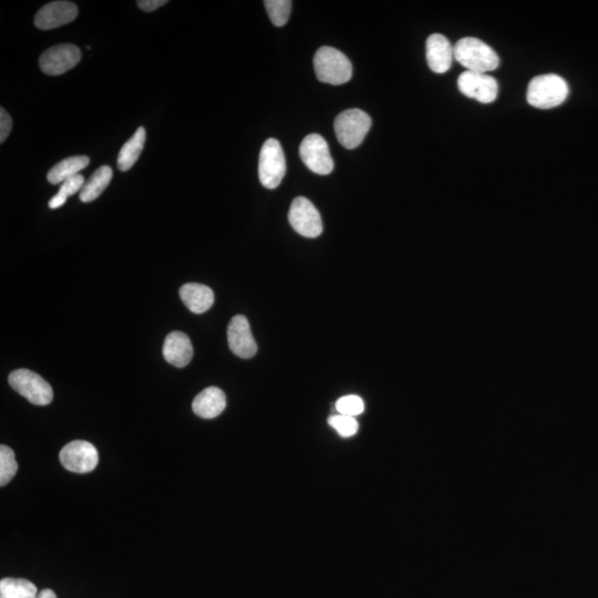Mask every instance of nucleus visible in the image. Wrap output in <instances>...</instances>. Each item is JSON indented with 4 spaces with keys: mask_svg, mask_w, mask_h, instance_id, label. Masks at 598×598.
Segmentation results:
<instances>
[{
    "mask_svg": "<svg viewBox=\"0 0 598 598\" xmlns=\"http://www.w3.org/2000/svg\"><path fill=\"white\" fill-rule=\"evenodd\" d=\"M454 50L455 61L467 68L468 71L487 74L500 65L499 56L495 50L478 38L460 39L455 45Z\"/></svg>",
    "mask_w": 598,
    "mask_h": 598,
    "instance_id": "nucleus-1",
    "label": "nucleus"
},
{
    "mask_svg": "<svg viewBox=\"0 0 598 598\" xmlns=\"http://www.w3.org/2000/svg\"><path fill=\"white\" fill-rule=\"evenodd\" d=\"M569 86L558 75L533 78L528 86L527 99L532 107L547 111L561 106L569 97Z\"/></svg>",
    "mask_w": 598,
    "mask_h": 598,
    "instance_id": "nucleus-2",
    "label": "nucleus"
},
{
    "mask_svg": "<svg viewBox=\"0 0 598 598\" xmlns=\"http://www.w3.org/2000/svg\"><path fill=\"white\" fill-rule=\"evenodd\" d=\"M315 72L319 81L340 86L353 77V66L344 53L332 47H322L315 53Z\"/></svg>",
    "mask_w": 598,
    "mask_h": 598,
    "instance_id": "nucleus-3",
    "label": "nucleus"
},
{
    "mask_svg": "<svg viewBox=\"0 0 598 598\" xmlns=\"http://www.w3.org/2000/svg\"><path fill=\"white\" fill-rule=\"evenodd\" d=\"M335 132L342 147L353 150L363 143L371 130L372 118L360 109L341 112L335 120Z\"/></svg>",
    "mask_w": 598,
    "mask_h": 598,
    "instance_id": "nucleus-4",
    "label": "nucleus"
},
{
    "mask_svg": "<svg viewBox=\"0 0 598 598\" xmlns=\"http://www.w3.org/2000/svg\"><path fill=\"white\" fill-rule=\"evenodd\" d=\"M286 175V160L282 145L275 139H268L259 153V181L266 189L274 190L282 184Z\"/></svg>",
    "mask_w": 598,
    "mask_h": 598,
    "instance_id": "nucleus-5",
    "label": "nucleus"
},
{
    "mask_svg": "<svg viewBox=\"0 0 598 598\" xmlns=\"http://www.w3.org/2000/svg\"><path fill=\"white\" fill-rule=\"evenodd\" d=\"M9 385L36 405H47L52 403L53 391L52 386L39 374L29 369H18L9 374Z\"/></svg>",
    "mask_w": 598,
    "mask_h": 598,
    "instance_id": "nucleus-6",
    "label": "nucleus"
},
{
    "mask_svg": "<svg viewBox=\"0 0 598 598\" xmlns=\"http://www.w3.org/2000/svg\"><path fill=\"white\" fill-rule=\"evenodd\" d=\"M289 221L299 235L315 239L323 233L321 214L308 199L299 196L293 201L289 213Z\"/></svg>",
    "mask_w": 598,
    "mask_h": 598,
    "instance_id": "nucleus-7",
    "label": "nucleus"
},
{
    "mask_svg": "<svg viewBox=\"0 0 598 598\" xmlns=\"http://www.w3.org/2000/svg\"><path fill=\"white\" fill-rule=\"evenodd\" d=\"M299 154L305 166L316 175L328 176L334 170L330 147L322 135L306 136L300 144Z\"/></svg>",
    "mask_w": 598,
    "mask_h": 598,
    "instance_id": "nucleus-8",
    "label": "nucleus"
},
{
    "mask_svg": "<svg viewBox=\"0 0 598 598\" xmlns=\"http://www.w3.org/2000/svg\"><path fill=\"white\" fill-rule=\"evenodd\" d=\"M63 468L75 473L94 471L99 463L97 449L88 441L76 440L63 446L59 454Z\"/></svg>",
    "mask_w": 598,
    "mask_h": 598,
    "instance_id": "nucleus-9",
    "label": "nucleus"
},
{
    "mask_svg": "<svg viewBox=\"0 0 598 598\" xmlns=\"http://www.w3.org/2000/svg\"><path fill=\"white\" fill-rule=\"evenodd\" d=\"M81 61L80 49L74 45H53L39 59L40 70L49 76H61L75 68Z\"/></svg>",
    "mask_w": 598,
    "mask_h": 598,
    "instance_id": "nucleus-10",
    "label": "nucleus"
},
{
    "mask_svg": "<svg viewBox=\"0 0 598 598\" xmlns=\"http://www.w3.org/2000/svg\"><path fill=\"white\" fill-rule=\"evenodd\" d=\"M461 93L481 103L496 102L499 86L495 78L481 72L465 71L458 79Z\"/></svg>",
    "mask_w": 598,
    "mask_h": 598,
    "instance_id": "nucleus-11",
    "label": "nucleus"
},
{
    "mask_svg": "<svg viewBox=\"0 0 598 598\" xmlns=\"http://www.w3.org/2000/svg\"><path fill=\"white\" fill-rule=\"evenodd\" d=\"M228 346L237 357L250 359L258 353V345L250 331L248 318L237 315L227 328Z\"/></svg>",
    "mask_w": 598,
    "mask_h": 598,
    "instance_id": "nucleus-12",
    "label": "nucleus"
},
{
    "mask_svg": "<svg viewBox=\"0 0 598 598\" xmlns=\"http://www.w3.org/2000/svg\"><path fill=\"white\" fill-rule=\"evenodd\" d=\"M78 16V7L71 2H53L45 4L35 17V25L41 30L59 29L70 24Z\"/></svg>",
    "mask_w": 598,
    "mask_h": 598,
    "instance_id": "nucleus-13",
    "label": "nucleus"
},
{
    "mask_svg": "<svg viewBox=\"0 0 598 598\" xmlns=\"http://www.w3.org/2000/svg\"><path fill=\"white\" fill-rule=\"evenodd\" d=\"M427 61L436 74H446L455 59V50L444 35L433 34L427 39Z\"/></svg>",
    "mask_w": 598,
    "mask_h": 598,
    "instance_id": "nucleus-14",
    "label": "nucleus"
},
{
    "mask_svg": "<svg viewBox=\"0 0 598 598\" xmlns=\"http://www.w3.org/2000/svg\"><path fill=\"white\" fill-rule=\"evenodd\" d=\"M163 356L168 364L177 368H184L193 357V347L190 338L184 332H170L164 340Z\"/></svg>",
    "mask_w": 598,
    "mask_h": 598,
    "instance_id": "nucleus-15",
    "label": "nucleus"
},
{
    "mask_svg": "<svg viewBox=\"0 0 598 598\" xmlns=\"http://www.w3.org/2000/svg\"><path fill=\"white\" fill-rule=\"evenodd\" d=\"M192 408L194 414L201 418H217L226 408V396L218 388L209 387L195 397Z\"/></svg>",
    "mask_w": 598,
    "mask_h": 598,
    "instance_id": "nucleus-16",
    "label": "nucleus"
},
{
    "mask_svg": "<svg viewBox=\"0 0 598 598\" xmlns=\"http://www.w3.org/2000/svg\"><path fill=\"white\" fill-rule=\"evenodd\" d=\"M180 298L187 308L194 314L208 312L214 304V293L209 287L190 283L180 289Z\"/></svg>",
    "mask_w": 598,
    "mask_h": 598,
    "instance_id": "nucleus-17",
    "label": "nucleus"
},
{
    "mask_svg": "<svg viewBox=\"0 0 598 598\" xmlns=\"http://www.w3.org/2000/svg\"><path fill=\"white\" fill-rule=\"evenodd\" d=\"M90 159L86 155L70 157L59 162L48 172L47 180L53 185L62 184L89 166Z\"/></svg>",
    "mask_w": 598,
    "mask_h": 598,
    "instance_id": "nucleus-18",
    "label": "nucleus"
},
{
    "mask_svg": "<svg viewBox=\"0 0 598 598\" xmlns=\"http://www.w3.org/2000/svg\"><path fill=\"white\" fill-rule=\"evenodd\" d=\"M147 132L143 127H140L132 138L123 145L118 157V168L122 172L129 171L135 162L138 161L143 153Z\"/></svg>",
    "mask_w": 598,
    "mask_h": 598,
    "instance_id": "nucleus-19",
    "label": "nucleus"
},
{
    "mask_svg": "<svg viewBox=\"0 0 598 598\" xmlns=\"http://www.w3.org/2000/svg\"><path fill=\"white\" fill-rule=\"evenodd\" d=\"M113 177L112 168L108 166L99 168L97 171L90 176V179L86 182L84 187L80 191V201L84 203H90L97 200L102 195L104 190Z\"/></svg>",
    "mask_w": 598,
    "mask_h": 598,
    "instance_id": "nucleus-20",
    "label": "nucleus"
},
{
    "mask_svg": "<svg viewBox=\"0 0 598 598\" xmlns=\"http://www.w3.org/2000/svg\"><path fill=\"white\" fill-rule=\"evenodd\" d=\"M38 593L29 579L6 578L0 581V598H36Z\"/></svg>",
    "mask_w": 598,
    "mask_h": 598,
    "instance_id": "nucleus-21",
    "label": "nucleus"
},
{
    "mask_svg": "<svg viewBox=\"0 0 598 598\" xmlns=\"http://www.w3.org/2000/svg\"><path fill=\"white\" fill-rule=\"evenodd\" d=\"M85 184L84 176L81 175H78L71 177V179L63 182L58 193L49 201V208L52 209L61 208L62 205H65L67 199L70 198V196L74 195L77 192L82 190Z\"/></svg>",
    "mask_w": 598,
    "mask_h": 598,
    "instance_id": "nucleus-22",
    "label": "nucleus"
},
{
    "mask_svg": "<svg viewBox=\"0 0 598 598\" xmlns=\"http://www.w3.org/2000/svg\"><path fill=\"white\" fill-rule=\"evenodd\" d=\"M17 470L15 452L9 446L2 445L0 446V486H7L16 476Z\"/></svg>",
    "mask_w": 598,
    "mask_h": 598,
    "instance_id": "nucleus-23",
    "label": "nucleus"
},
{
    "mask_svg": "<svg viewBox=\"0 0 598 598\" xmlns=\"http://www.w3.org/2000/svg\"><path fill=\"white\" fill-rule=\"evenodd\" d=\"M264 4L274 25H286L291 11V0H265Z\"/></svg>",
    "mask_w": 598,
    "mask_h": 598,
    "instance_id": "nucleus-24",
    "label": "nucleus"
},
{
    "mask_svg": "<svg viewBox=\"0 0 598 598\" xmlns=\"http://www.w3.org/2000/svg\"><path fill=\"white\" fill-rule=\"evenodd\" d=\"M328 423L332 428H334L342 438H350L357 433L359 426L357 420L349 415L334 414L328 419Z\"/></svg>",
    "mask_w": 598,
    "mask_h": 598,
    "instance_id": "nucleus-25",
    "label": "nucleus"
},
{
    "mask_svg": "<svg viewBox=\"0 0 598 598\" xmlns=\"http://www.w3.org/2000/svg\"><path fill=\"white\" fill-rule=\"evenodd\" d=\"M364 401L360 397L349 395L341 397L336 403V410L340 414L349 415V417H356L364 413Z\"/></svg>",
    "mask_w": 598,
    "mask_h": 598,
    "instance_id": "nucleus-26",
    "label": "nucleus"
},
{
    "mask_svg": "<svg viewBox=\"0 0 598 598\" xmlns=\"http://www.w3.org/2000/svg\"><path fill=\"white\" fill-rule=\"evenodd\" d=\"M12 119L4 108L0 109V143H4L11 135Z\"/></svg>",
    "mask_w": 598,
    "mask_h": 598,
    "instance_id": "nucleus-27",
    "label": "nucleus"
},
{
    "mask_svg": "<svg viewBox=\"0 0 598 598\" xmlns=\"http://www.w3.org/2000/svg\"><path fill=\"white\" fill-rule=\"evenodd\" d=\"M168 3V0H139L138 6L144 12H152Z\"/></svg>",
    "mask_w": 598,
    "mask_h": 598,
    "instance_id": "nucleus-28",
    "label": "nucleus"
},
{
    "mask_svg": "<svg viewBox=\"0 0 598 598\" xmlns=\"http://www.w3.org/2000/svg\"><path fill=\"white\" fill-rule=\"evenodd\" d=\"M36 598H57V595L53 590L45 588V590L40 591Z\"/></svg>",
    "mask_w": 598,
    "mask_h": 598,
    "instance_id": "nucleus-29",
    "label": "nucleus"
}]
</instances>
